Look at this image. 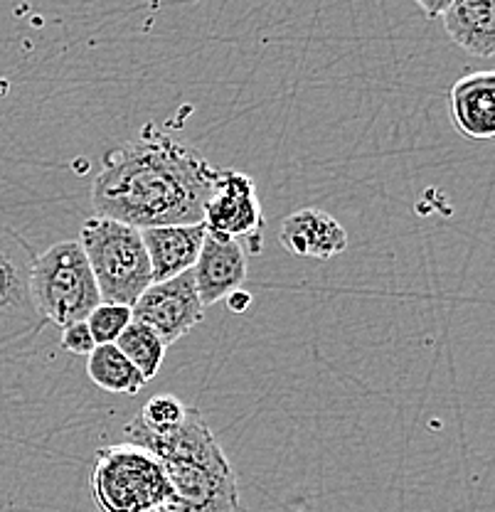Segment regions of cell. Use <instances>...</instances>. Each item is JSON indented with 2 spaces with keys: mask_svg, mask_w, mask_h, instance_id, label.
<instances>
[{
  "mask_svg": "<svg viewBox=\"0 0 495 512\" xmlns=\"http://www.w3.org/2000/svg\"><path fill=\"white\" fill-rule=\"evenodd\" d=\"M217 170L195 148L146 126L141 136L106 153L92 185V205L136 229L200 224Z\"/></svg>",
  "mask_w": 495,
  "mask_h": 512,
  "instance_id": "1",
  "label": "cell"
},
{
  "mask_svg": "<svg viewBox=\"0 0 495 512\" xmlns=\"http://www.w3.org/2000/svg\"><path fill=\"white\" fill-rule=\"evenodd\" d=\"M124 434L161 461L170 485L168 512H249L230 458L198 409L190 407L183 424L168 434H148L136 419Z\"/></svg>",
  "mask_w": 495,
  "mask_h": 512,
  "instance_id": "2",
  "label": "cell"
},
{
  "mask_svg": "<svg viewBox=\"0 0 495 512\" xmlns=\"http://www.w3.org/2000/svg\"><path fill=\"white\" fill-rule=\"evenodd\" d=\"M77 242L82 244L92 266L101 301L133 306L138 296L153 284L151 259L141 229L94 215L82 224Z\"/></svg>",
  "mask_w": 495,
  "mask_h": 512,
  "instance_id": "3",
  "label": "cell"
},
{
  "mask_svg": "<svg viewBox=\"0 0 495 512\" xmlns=\"http://www.w3.org/2000/svg\"><path fill=\"white\" fill-rule=\"evenodd\" d=\"M89 483L99 512H168L170 485L161 461L131 441L99 448Z\"/></svg>",
  "mask_w": 495,
  "mask_h": 512,
  "instance_id": "4",
  "label": "cell"
},
{
  "mask_svg": "<svg viewBox=\"0 0 495 512\" xmlns=\"http://www.w3.org/2000/svg\"><path fill=\"white\" fill-rule=\"evenodd\" d=\"M30 296L37 316L57 328L87 320L101 303L97 279L77 239L52 244L30 266Z\"/></svg>",
  "mask_w": 495,
  "mask_h": 512,
  "instance_id": "5",
  "label": "cell"
},
{
  "mask_svg": "<svg viewBox=\"0 0 495 512\" xmlns=\"http://www.w3.org/2000/svg\"><path fill=\"white\" fill-rule=\"evenodd\" d=\"M202 224L207 232L225 234L237 242L244 239L249 252H262L264 212L254 180L239 170H217Z\"/></svg>",
  "mask_w": 495,
  "mask_h": 512,
  "instance_id": "6",
  "label": "cell"
},
{
  "mask_svg": "<svg viewBox=\"0 0 495 512\" xmlns=\"http://www.w3.org/2000/svg\"><path fill=\"white\" fill-rule=\"evenodd\" d=\"M131 316L148 325L165 345L188 335L205 316L193 269L173 279L153 281L131 306Z\"/></svg>",
  "mask_w": 495,
  "mask_h": 512,
  "instance_id": "7",
  "label": "cell"
},
{
  "mask_svg": "<svg viewBox=\"0 0 495 512\" xmlns=\"http://www.w3.org/2000/svg\"><path fill=\"white\" fill-rule=\"evenodd\" d=\"M35 254L13 229L0 224V345L40 328L30 296V266Z\"/></svg>",
  "mask_w": 495,
  "mask_h": 512,
  "instance_id": "8",
  "label": "cell"
},
{
  "mask_svg": "<svg viewBox=\"0 0 495 512\" xmlns=\"http://www.w3.org/2000/svg\"><path fill=\"white\" fill-rule=\"evenodd\" d=\"M202 306H215L225 301L247 281V252L242 242L225 234L205 232L200 256L193 266Z\"/></svg>",
  "mask_w": 495,
  "mask_h": 512,
  "instance_id": "9",
  "label": "cell"
},
{
  "mask_svg": "<svg viewBox=\"0 0 495 512\" xmlns=\"http://www.w3.org/2000/svg\"><path fill=\"white\" fill-rule=\"evenodd\" d=\"M279 242L298 259L330 261L348 249V232L330 212L321 207H303L281 222Z\"/></svg>",
  "mask_w": 495,
  "mask_h": 512,
  "instance_id": "10",
  "label": "cell"
},
{
  "mask_svg": "<svg viewBox=\"0 0 495 512\" xmlns=\"http://www.w3.org/2000/svg\"><path fill=\"white\" fill-rule=\"evenodd\" d=\"M451 124L468 141H495V69L461 77L449 92Z\"/></svg>",
  "mask_w": 495,
  "mask_h": 512,
  "instance_id": "11",
  "label": "cell"
},
{
  "mask_svg": "<svg viewBox=\"0 0 495 512\" xmlns=\"http://www.w3.org/2000/svg\"><path fill=\"white\" fill-rule=\"evenodd\" d=\"M205 232L207 229L202 222L141 229L143 244L151 259L153 281L173 279L193 269L205 242Z\"/></svg>",
  "mask_w": 495,
  "mask_h": 512,
  "instance_id": "12",
  "label": "cell"
},
{
  "mask_svg": "<svg viewBox=\"0 0 495 512\" xmlns=\"http://www.w3.org/2000/svg\"><path fill=\"white\" fill-rule=\"evenodd\" d=\"M441 20L468 55L495 57V0H454Z\"/></svg>",
  "mask_w": 495,
  "mask_h": 512,
  "instance_id": "13",
  "label": "cell"
},
{
  "mask_svg": "<svg viewBox=\"0 0 495 512\" xmlns=\"http://www.w3.org/2000/svg\"><path fill=\"white\" fill-rule=\"evenodd\" d=\"M87 375L99 389L111 394H138L146 387L141 372L131 365L129 357L114 343L97 345L92 350L87 360Z\"/></svg>",
  "mask_w": 495,
  "mask_h": 512,
  "instance_id": "14",
  "label": "cell"
},
{
  "mask_svg": "<svg viewBox=\"0 0 495 512\" xmlns=\"http://www.w3.org/2000/svg\"><path fill=\"white\" fill-rule=\"evenodd\" d=\"M114 345L129 357L131 365L141 372L146 382L158 375L165 360V350H168V345L148 325L138 323V320H131L126 325V330L119 335Z\"/></svg>",
  "mask_w": 495,
  "mask_h": 512,
  "instance_id": "15",
  "label": "cell"
},
{
  "mask_svg": "<svg viewBox=\"0 0 495 512\" xmlns=\"http://www.w3.org/2000/svg\"><path fill=\"white\" fill-rule=\"evenodd\" d=\"M188 409V404L180 402L175 394H156V397H151L143 404L136 421L148 434H168V431H175L183 424Z\"/></svg>",
  "mask_w": 495,
  "mask_h": 512,
  "instance_id": "16",
  "label": "cell"
},
{
  "mask_svg": "<svg viewBox=\"0 0 495 512\" xmlns=\"http://www.w3.org/2000/svg\"><path fill=\"white\" fill-rule=\"evenodd\" d=\"M133 320L131 306H121V303H106L101 301L92 313H89L87 325L92 330V338L97 345H111L119 340L126 325Z\"/></svg>",
  "mask_w": 495,
  "mask_h": 512,
  "instance_id": "17",
  "label": "cell"
},
{
  "mask_svg": "<svg viewBox=\"0 0 495 512\" xmlns=\"http://www.w3.org/2000/svg\"><path fill=\"white\" fill-rule=\"evenodd\" d=\"M62 348L72 355H92V350L97 348L92 338V330H89L87 320H79V323L67 325L62 328Z\"/></svg>",
  "mask_w": 495,
  "mask_h": 512,
  "instance_id": "18",
  "label": "cell"
},
{
  "mask_svg": "<svg viewBox=\"0 0 495 512\" xmlns=\"http://www.w3.org/2000/svg\"><path fill=\"white\" fill-rule=\"evenodd\" d=\"M414 3L424 10L427 18H441L454 0H414Z\"/></svg>",
  "mask_w": 495,
  "mask_h": 512,
  "instance_id": "19",
  "label": "cell"
},
{
  "mask_svg": "<svg viewBox=\"0 0 495 512\" xmlns=\"http://www.w3.org/2000/svg\"><path fill=\"white\" fill-rule=\"evenodd\" d=\"M225 301H227V306H230V311L244 313L249 308V303H252V296H249V293L244 291V288H239V291H234L232 296H227Z\"/></svg>",
  "mask_w": 495,
  "mask_h": 512,
  "instance_id": "20",
  "label": "cell"
}]
</instances>
